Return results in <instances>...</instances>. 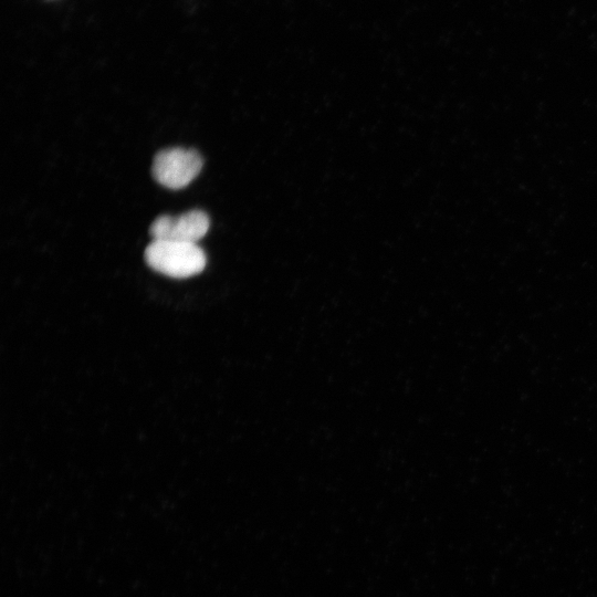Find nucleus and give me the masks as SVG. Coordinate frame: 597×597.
Masks as SVG:
<instances>
[{"mask_svg": "<svg viewBox=\"0 0 597 597\" xmlns=\"http://www.w3.org/2000/svg\"><path fill=\"white\" fill-rule=\"evenodd\" d=\"M203 161L193 149L168 148L156 154L151 174L155 180L169 189H181L200 172Z\"/></svg>", "mask_w": 597, "mask_h": 597, "instance_id": "nucleus-2", "label": "nucleus"}, {"mask_svg": "<svg viewBox=\"0 0 597 597\" xmlns=\"http://www.w3.org/2000/svg\"><path fill=\"white\" fill-rule=\"evenodd\" d=\"M145 261L155 271L175 279L200 273L206 254L197 243L153 240L145 250Z\"/></svg>", "mask_w": 597, "mask_h": 597, "instance_id": "nucleus-1", "label": "nucleus"}, {"mask_svg": "<svg viewBox=\"0 0 597 597\" xmlns=\"http://www.w3.org/2000/svg\"><path fill=\"white\" fill-rule=\"evenodd\" d=\"M210 226L209 218L201 210H190L177 217L159 216L150 224L153 240H170L196 243L205 237Z\"/></svg>", "mask_w": 597, "mask_h": 597, "instance_id": "nucleus-3", "label": "nucleus"}]
</instances>
